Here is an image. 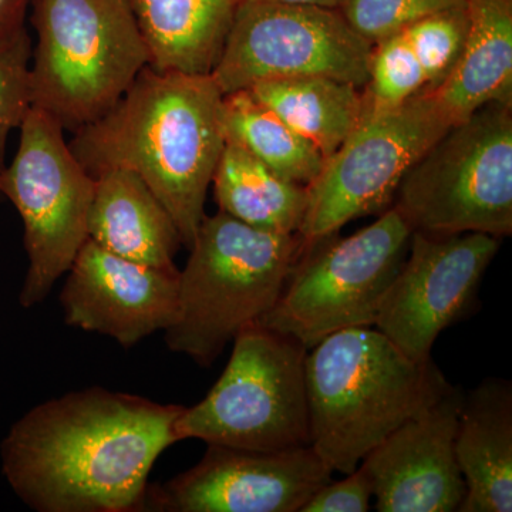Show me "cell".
Returning a JSON list of instances; mask_svg holds the SVG:
<instances>
[{
    "mask_svg": "<svg viewBox=\"0 0 512 512\" xmlns=\"http://www.w3.org/2000/svg\"><path fill=\"white\" fill-rule=\"evenodd\" d=\"M30 0H0V45L20 35L25 28Z\"/></svg>",
    "mask_w": 512,
    "mask_h": 512,
    "instance_id": "obj_28",
    "label": "cell"
},
{
    "mask_svg": "<svg viewBox=\"0 0 512 512\" xmlns=\"http://www.w3.org/2000/svg\"><path fill=\"white\" fill-rule=\"evenodd\" d=\"M66 275L60 293L64 322L124 349L165 332L177 318L180 269L130 261L87 239Z\"/></svg>",
    "mask_w": 512,
    "mask_h": 512,
    "instance_id": "obj_14",
    "label": "cell"
},
{
    "mask_svg": "<svg viewBox=\"0 0 512 512\" xmlns=\"http://www.w3.org/2000/svg\"><path fill=\"white\" fill-rule=\"evenodd\" d=\"M468 28L456 69L434 96L456 124L485 104L512 106V0H466Z\"/></svg>",
    "mask_w": 512,
    "mask_h": 512,
    "instance_id": "obj_18",
    "label": "cell"
},
{
    "mask_svg": "<svg viewBox=\"0 0 512 512\" xmlns=\"http://www.w3.org/2000/svg\"><path fill=\"white\" fill-rule=\"evenodd\" d=\"M393 207L423 234H512V106L453 124L404 174Z\"/></svg>",
    "mask_w": 512,
    "mask_h": 512,
    "instance_id": "obj_6",
    "label": "cell"
},
{
    "mask_svg": "<svg viewBox=\"0 0 512 512\" xmlns=\"http://www.w3.org/2000/svg\"><path fill=\"white\" fill-rule=\"evenodd\" d=\"M365 113L396 109L427 90L426 76L403 32L376 43L363 87Z\"/></svg>",
    "mask_w": 512,
    "mask_h": 512,
    "instance_id": "obj_23",
    "label": "cell"
},
{
    "mask_svg": "<svg viewBox=\"0 0 512 512\" xmlns=\"http://www.w3.org/2000/svg\"><path fill=\"white\" fill-rule=\"evenodd\" d=\"M372 498V483L359 466L345 480L323 484L301 512H366L370 510Z\"/></svg>",
    "mask_w": 512,
    "mask_h": 512,
    "instance_id": "obj_27",
    "label": "cell"
},
{
    "mask_svg": "<svg viewBox=\"0 0 512 512\" xmlns=\"http://www.w3.org/2000/svg\"><path fill=\"white\" fill-rule=\"evenodd\" d=\"M232 343L220 379L200 403L184 407L177 421L180 440L262 451L311 446L308 349L259 322Z\"/></svg>",
    "mask_w": 512,
    "mask_h": 512,
    "instance_id": "obj_8",
    "label": "cell"
},
{
    "mask_svg": "<svg viewBox=\"0 0 512 512\" xmlns=\"http://www.w3.org/2000/svg\"><path fill=\"white\" fill-rule=\"evenodd\" d=\"M248 92L318 148L325 160L342 146L365 113L362 87L333 77L268 80Z\"/></svg>",
    "mask_w": 512,
    "mask_h": 512,
    "instance_id": "obj_20",
    "label": "cell"
},
{
    "mask_svg": "<svg viewBox=\"0 0 512 512\" xmlns=\"http://www.w3.org/2000/svg\"><path fill=\"white\" fill-rule=\"evenodd\" d=\"M372 45L338 9L241 0L211 76L224 96L289 77L365 87Z\"/></svg>",
    "mask_w": 512,
    "mask_h": 512,
    "instance_id": "obj_11",
    "label": "cell"
},
{
    "mask_svg": "<svg viewBox=\"0 0 512 512\" xmlns=\"http://www.w3.org/2000/svg\"><path fill=\"white\" fill-rule=\"evenodd\" d=\"M222 121L227 140L234 141L293 183L308 187L322 171L325 157L318 148L259 103L248 90L224 96Z\"/></svg>",
    "mask_w": 512,
    "mask_h": 512,
    "instance_id": "obj_22",
    "label": "cell"
},
{
    "mask_svg": "<svg viewBox=\"0 0 512 512\" xmlns=\"http://www.w3.org/2000/svg\"><path fill=\"white\" fill-rule=\"evenodd\" d=\"M241 0H128L150 66L165 72L211 74Z\"/></svg>",
    "mask_w": 512,
    "mask_h": 512,
    "instance_id": "obj_19",
    "label": "cell"
},
{
    "mask_svg": "<svg viewBox=\"0 0 512 512\" xmlns=\"http://www.w3.org/2000/svg\"><path fill=\"white\" fill-rule=\"evenodd\" d=\"M463 5L466 0H346L340 12L350 28L373 46L417 20Z\"/></svg>",
    "mask_w": 512,
    "mask_h": 512,
    "instance_id": "obj_25",
    "label": "cell"
},
{
    "mask_svg": "<svg viewBox=\"0 0 512 512\" xmlns=\"http://www.w3.org/2000/svg\"><path fill=\"white\" fill-rule=\"evenodd\" d=\"M468 18L466 5L440 10L402 30L416 53L426 76V92H434L456 69L464 42Z\"/></svg>",
    "mask_w": 512,
    "mask_h": 512,
    "instance_id": "obj_24",
    "label": "cell"
},
{
    "mask_svg": "<svg viewBox=\"0 0 512 512\" xmlns=\"http://www.w3.org/2000/svg\"><path fill=\"white\" fill-rule=\"evenodd\" d=\"M463 397L461 387L450 386L363 458L360 467L372 483L377 511H460L467 495L456 457Z\"/></svg>",
    "mask_w": 512,
    "mask_h": 512,
    "instance_id": "obj_15",
    "label": "cell"
},
{
    "mask_svg": "<svg viewBox=\"0 0 512 512\" xmlns=\"http://www.w3.org/2000/svg\"><path fill=\"white\" fill-rule=\"evenodd\" d=\"M32 106L63 130L100 119L150 66L128 0H36Z\"/></svg>",
    "mask_w": 512,
    "mask_h": 512,
    "instance_id": "obj_5",
    "label": "cell"
},
{
    "mask_svg": "<svg viewBox=\"0 0 512 512\" xmlns=\"http://www.w3.org/2000/svg\"><path fill=\"white\" fill-rule=\"evenodd\" d=\"M467 485L460 512L512 511V384L487 379L464 393L456 433Z\"/></svg>",
    "mask_w": 512,
    "mask_h": 512,
    "instance_id": "obj_16",
    "label": "cell"
},
{
    "mask_svg": "<svg viewBox=\"0 0 512 512\" xmlns=\"http://www.w3.org/2000/svg\"><path fill=\"white\" fill-rule=\"evenodd\" d=\"M89 239L111 254L160 269H178L180 232L163 204L133 171L110 168L94 177Z\"/></svg>",
    "mask_w": 512,
    "mask_h": 512,
    "instance_id": "obj_17",
    "label": "cell"
},
{
    "mask_svg": "<svg viewBox=\"0 0 512 512\" xmlns=\"http://www.w3.org/2000/svg\"><path fill=\"white\" fill-rule=\"evenodd\" d=\"M220 211L249 227L296 234L308 207V187L282 177L234 141H225L215 168Z\"/></svg>",
    "mask_w": 512,
    "mask_h": 512,
    "instance_id": "obj_21",
    "label": "cell"
},
{
    "mask_svg": "<svg viewBox=\"0 0 512 512\" xmlns=\"http://www.w3.org/2000/svg\"><path fill=\"white\" fill-rule=\"evenodd\" d=\"M451 126L430 92L393 110L363 113L359 126L308 185L299 234L305 241H315L356 218L392 208L404 174Z\"/></svg>",
    "mask_w": 512,
    "mask_h": 512,
    "instance_id": "obj_10",
    "label": "cell"
},
{
    "mask_svg": "<svg viewBox=\"0 0 512 512\" xmlns=\"http://www.w3.org/2000/svg\"><path fill=\"white\" fill-rule=\"evenodd\" d=\"M224 94L211 74L147 66L106 114L74 131V156L93 177L136 173L164 205L190 248L224 150Z\"/></svg>",
    "mask_w": 512,
    "mask_h": 512,
    "instance_id": "obj_2",
    "label": "cell"
},
{
    "mask_svg": "<svg viewBox=\"0 0 512 512\" xmlns=\"http://www.w3.org/2000/svg\"><path fill=\"white\" fill-rule=\"evenodd\" d=\"M184 407L99 386L47 400L0 444L3 476L37 512H144Z\"/></svg>",
    "mask_w": 512,
    "mask_h": 512,
    "instance_id": "obj_1",
    "label": "cell"
},
{
    "mask_svg": "<svg viewBox=\"0 0 512 512\" xmlns=\"http://www.w3.org/2000/svg\"><path fill=\"white\" fill-rule=\"evenodd\" d=\"M32 52L28 30L0 45V177L6 168L9 134L22 126L32 107Z\"/></svg>",
    "mask_w": 512,
    "mask_h": 512,
    "instance_id": "obj_26",
    "label": "cell"
},
{
    "mask_svg": "<svg viewBox=\"0 0 512 512\" xmlns=\"http://www.w3.org/2000/svg\"><path fill=\"white\" fill-rule=\"evenodd\" d=\"M19 128L18 151L0 177V194L22 218L29 266L19 303L30 309L45 301L89 239L96 180L45 110L30 107Z\"/></svg>",
    "mask_w": 512,
    "mask_h": 512,
    "instance_id": "obj_9",
    "label": "cell"
},
{
    "mask_svg": "<svg viewBox=\"0 0 512 512\" xmlns=\"http://www.w3.org/2000/svg\"><path fill=\"white\" fill-rule=\"evenodd\" d=\"M305 247L299 232L249 227L222 211L205 215L180 271L167 348L211 366L242 329L274 308Z\"/></svg>",
    "mask_w": 512,
    "mask_h": 512,
    "instance_id": "obj_4",
    "label": "cell"
},
{
    "mask_svg": "<svg viewBox=\"0 0 512 512\" xmlns=\"http://www.w3.org/2000/svg\"><path fill=\"white\" fill-rule=\"evenodd\" d=\"M412 234L392 207L350 237L333 232L306 241L274 308L259 323L308 350L339 330L375 326Z\"/></svg>",
    "mask_w": 512,
    "mask_h": 512,
    "instance_id": "obj_7",
    "label": "cell"
},
{
    "mask_svg": "<svg viewBox=\"0 0 512 512\" xmlns=\"http://www.w3.org/2000/svg\"><path fill=\"white\" fill-rule=\"evenodd\" d=\"M262 2L284 3V5L316 6V8L338 9L346 0H262Z\"/></svg>",
    "mask_w": 512,
    "mask_h": 512,
    "instance_id": "obj_29",
    "label": "cell"
},
{
    "mask_svg": "<svg viewBox=\"0 0 512 512\" xmlns=\"http://www.w3.org/2000/svg\"><path fill=\"white\" fill-rule=\"evenodd\" d=\"M311 447L333 471L363 458L451 384L433 360H414L379 329L332 333L305 360Z\"/></svg>",
    "mask_w": 512,
    "mask_h": 512,
    "instance_id": "obj_3",
    "label": "cell"
},
{
    "mask_svg": "<svg viewBox=\"0 0 512 512\" xmlns=\"http://www.w3.org/2000/svg\"><path fill=\"white\" fill-rule=\"evenodd\" d=\"M200 463L148 485L151 512H301L330 470L311 446L262 451L207 444Z\"/></svg>",
    "mask_w": 512,
    "mask_h": 512,
    "instance_id": "obj_13",
    "label": "cell"
},
{
    "mask_svg": "<svg viewBox=\"0 0 512 512\" xmlns=\"http://www.w3.org/2000/svg\"><path fill=\"white\" fill-rule=\"evenodd\" d=\"M500 244V238L478 232L439 237L413 231L376 328L412 359H430L441 333L473 312Z\"/></svg>",
    "mask_w": 512,
    "mask_h": 512,
    "instance_id": "obj_12",
    "label": "cell"
}]
</instances>
